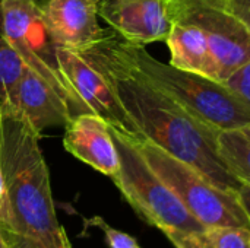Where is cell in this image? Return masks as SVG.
Here are the masks:
<instances>
[{
    "mask_svg": "<svg viewBox=\"0 0 250 248\" xmlns=\"http://www.w3.org/2000/svg\"><path fill=\"white\" fill-rule=\"evenodd\" d=\"M32 1H37V0H32Z\"/></svg>",
    "mask_w": 250,
    "mask_h": 248,
    "instance_id": "484cf974",
    "label": "cell"
},
{
    "mask_svg": "<svg viewBox=\"0 0 250 248\" xmlns=\"http://www.w3.org/2000/svg\"><path fill=\"white\" fill-rule=\"evenodd\" d=\"M157 175L176 193L190 215L205 229L215 227H249L237 193L215 186L190 165L176 159L145 137H132Z\"/></svg>",
    "mask_w": 250,
    "mask_h": 248,
    "instance_id": "5b68a950",
    "label": "cell"
},
{
    "mask_svg": "<svg viewBox=\"0 0 250 248\" xmlns=\"http://www.w3.org/2000/svg\"><path fill=\"white\" fill-rule=\"evenodd\" d=\"M60 72L89 113L104 118L110 127L130 137H142L122 107L105 76L79 51L57 47Z\"/></svg>",
    "mask_w": 250,
    "mask_h": 248,
    "instance_id": "ba28073f",
    "label": "cell"
},
{
    "mask_svg": "<svg viewBox=\"0 0 250 248\" xmlns=\"http://www.w3.org/2000/svg\"><path fill=\"white\" fill-rule=\"evenodd\" d=\"M166 42L171 66L221 82L217 58L202 29L193 25L173 23Z\"/></svg>",
    "mask_w": 250,
    "mask_h": 248,
    "instance_id": "4fadbf2b",
    "label": "cell"
},
{
    "mask_svg": "<svg viewBox=\"0 0 250 248\" xmlns=\"http://www.w3.org/2000/svg\"><path fill=\"white\" fill-rule=\"evenodd\" d=\"M16 107L40 136L47 127L66 126L72 117L66 99L29 67L21 79Z\"/></svg>",
    "mask_w": 250,
    "mask_h": 248,
    "instance_id": "7c38bea8",
    "label": "cell"
},
{
    "mask_svg": "<svg viewBox=\"0 0 250 248\" xmlns=\"http://www.w3.org/2000/svg\"><path fill=\"white\" fill-rule=\"evenodd\" d=\"M218 153L230 172L250 186V139L240 130H223L217 134Z\"/></svg>",
    "mask_w": 250,
    "mask_h": 248,
    "instance_id": "5bb4252c",
    "label": "cell"
},
{
    "mask_svg": "<svg viewBox=\"0 0 250 248\" xmlns=\"http://www.w3.org/2000/svg\"><path fill=\"white\" fill-rule=\"evenodd\" d=\"M79 53L105 76L142 137L190 165L215 186L239 191L242 183L218 153V133L193 118L142 75L126 56L120 35L105 31L97 42Z\"/></svg>",
    "mask_w": 250,
    "mask_h": 248,
    "instance_id": "6da1fadb",
    "label": "cell"
},
{
    "mask_svg": "<svg viewBox=\"0 0 250 248\" xmlns=\"http://www.w3.org/2000/svg\"><path fill=\"white\" fill-rule=\"evenodd\" d=\"M120 168L111 178L126 202L148 225L164 235L176 232H205V227L185 208L176 193L157 175L132 137L110 127Z\"/></svg>",
    "mask_w": 250,
    "mask_h": 248,
    "instance_id": "277c9868",
    "label": "cell"
},
{
    "mask_svg": "<svg viewBox=\"0 0 250 248\" xmlns=\"http://www.w3.org/2000/svg\"><path fill=\"white\" fill-rule=\"evenodd\" d=\"M240 132L246 136V137H249L250 139V124H248L246 127H243V129H240Z\"/></svg>",
    "mask_w": 250,
    "mask_h": 248,
    "instance_id": "d4e9b609",
    "label": "cell"
},
{
    "mask_svg": "<svg viewBox=\"0 0 250 248\" xmlns=\"http://www.w3.org/2000/svg\"><path fill=\"white\" fill-rule=\"evenodd\" d=\"M204 234L212 248H250L249 227H215Z\"/></svg>",
    "mask_w": 250,
    "mask_h": 248,
    "instance_id": "2e32d148",
    "label": "cell"
},
{
    "mask_svg": "<svg viewBox=\"0 0 250 248\" xmlns=\"http://www.w3.org/2000/svg\"><path fill=\"white\" fill-rule=\"evenodd\" d=\"M98 16L123 39L139 45L166 41L173 26L167 0H100Z\"/></svg>",
    "mask_w": 250,
    "mask_h": 248,
    "instance_id": "9c48e42d",
    "label": "cell"
},
{
    "mask_svg": "<svg viewBox=\"0 0 250 248\" xmlns=\"http://www.w3.org/2000/svg\"><path fill=\"white\" fill-rule=\"evenodd\" d=\"M0 37L18 51L32 72L66 99L72 117L79 113H89L60 72L59 45L48 31L41 6L32 0H0Z\"/></svg>",
    "mask_w": 250,
    "mask_h": 248,
    "instance_id": "8992f818",
    "label": "cell"
},
{
    "mask_svg": "<svg viewBox=\"0 0 250 248\" xmlns=\"http://www.w3.org/2000/svg\"><path fill=\"white\" fill-rule=\"evenodd\" d=\"M173 23L198 26L208 38L221 82L250 61V32L231 15L205 0H167Z\"/></svg>",
    "mask_w": 250,
    "mask_h": 248,
    "instance_id": "52a82bcc",
    "label": "cell"
},
{
    "mask_svg": "<svg viewBox=\"0 0 250 248\" xmlns=\"http://www.w3.org/2000/svg\"><path fill=\"white\" fill-rule=\"evenodd\" d=\"M122 47L142 75L208 129L218 133L250 124V107L223 82L163 63L145 45L122 38Z\"/></svg>",
    "mask_w": 250,
    "mask_h": 248,
    "instance_id": "3957f363",
    "label": "cell"
},
{
    "mask_svg": "<svg viewBox=\"0 0 250 248\" xmlns=\"http://www.w3.org/2000/svg\"><path fill=\"white\" fill-rule=\"evenodd\" d=\"M6 216V197H4V184L1 175V164H0V224L4 221Z\"/></svg>",
    "mask_w": 250,
    "mask_h": 248,
    "instance_id": "7402d4cb",
    "label": "cell"
},
{
    "mask_svg": "<svg viewBox=\"0 0 250 248\" xmlns=\"http://www.w3.org/2000/svg\"><path fill=\"white\" fill-rule=\"evenodd\" d=\"M237 197H239V202L248 216L250 222V186L248 184H242L239 191H237Z\"/></svg>",
    "mask_w": 250,
    "mask_h": 248,
    "instance_id": "44dd1931",
    "label": "cell"
},
{
    "mask_svg": "<svg viewBox=\"0 0 250 248\" xmlns=\"http://www.w3.org/2000/svg\"><path fill=\"white\" fill-rule=\"evenodd\" d=\"M9 248H41L32 243H15V244H7Z\"/></svg>",
    "mask_w": 250,
    "mask_h": 248,
    "instance_id": "603a6c76",
    "label": "cell"
},
{
    "mask_svg": "<svg viewBox=\"0 0 250 248\" xmlns=\"http://www.w3.org/2000/svg\"><path fill=\"white\" fill-rule=\"evenodd\" d=\"M64 149L98 172L113 178L120 158L108 123L94 113H79L64 126Z\"/></svg>",
    "mask_w": 250,
    "mask_h": 248,
    "instance_id": "30bf717a",
    "label": "cell"
},
{
    "mask_svg": "<svg viewBox=\"0 0 250 248\" xmlns=\"http://www.w3.org/2000/svg\"><path fill=\"white\" fill-rule=\"evenodd\" d=\"M237 19L250 32V0H205Z\"/></svg>",
    "mask_w": 250,
    "mask_h": 248,
    "instance_id": "ac0fdd59",
    "label": "cell"
},
{
    "mask_svg": "<svg viewBox=\"0 0 250 248\" xmlns=\"http://www.w3.org/2000/svg\"><path fill=\"white\" fill-rule=\"evenodd\" d=\"M26 67L28 66L23 63L18 51L0 37V113L6 110H18V88Z\"/></svg>",
    "mask_w": 250,
    "mask_h": 248,
    "instance_id": "9a60e30c",
    "label": "cell"
},
{
    "mask_svg": "<svg viewBox=\"0 0 250 248\" xmlns=\"http://www.w3.org/2000/svg\"><path fill=\"white\" fill-rule=\"evenodd\" d=\"M0 248H9L7 241L4 238V234H3V229H1V225H0Z\"/></svg>",
    "mask_w": 250,
    "mask_h": 248,
    "instance_id": "cb8c5ba5",
    "label": "cell"
},
{
    "mask_svg": "<svg viewBox=\"0 0 250 248\" xmlns=\"http://www.w3.org/2000/svg\"><path fill=\"white\" fill-rule=\"evenodd\" d=\"M97 1H100V0H97Z\"/></svg>",
    "mask_w": 250,
    "mask_h": 248,
    "instance_id": "4316f807",
    "label": "cell"
},
{
    "mask_svg": "<svg viewBox=\"0 0 250 248\" xmlns=\"http://www.w3.org/2000/svg\"><path fill=\"white\" fill-rule=\"evenodd\" d=\"M166 237L174 248H212L204 232H176Z\"/></svg>",
    "mask_w": 250,
    "mask_h": 248,
    "instance_id": "ffe728a7",
    "label": "cell"
},
{
    "mask_svg": "<svg viewBox=\"0 0 250 248\" xmlns=\"http://www.w3.org/2000/svg\"><path fill=\"white\" fill-rule=\"evenodd\" d=\"M41 10L59 47L82 51L105 34L98 23L97 0H48Z\"/></svg>",
    "mask_w": 250,
    "mask_h": 248,
    "instance_id": "8fae6325",
    "label": "cell"
},
{
    "mask_svg": "<svg viewBox=\"0 0 250 248\" xmlns=\"http://www.w3.org/2000/svg\"><path fill=\"white\" fill-rule=\"evenodd\" d=\"M86 224L89 225H95L98 227L104 235H105V240H107V244L110 248H142L135 237L120 231V229H116L113 227H110L104 219H101L100 216H94L91 219L86 221Z\"/></svg>",
    "mask_w": 250,
    "mask_h": 248,
    "instance_id": "e0dca14e",
    "label": "cell"
},
{
    "mask_svg": "<svg viewBox=\"0 0 250 248\" xmlns=\"http://www.w3.org/2000/svg\"><path fill=\"white\" fill-rule=\"evenodd\" d=\"M223 83L250 107V61L237 69Z\"/></svg>",
    "mask_w": 250,
    "mask_h": 248,
    "instance_id": "d6986e66",
    "label": "cell"
},
{
    "mask_svg": "<svg viewBox=\"0 0 250 248\" xmlns=\"http://www.w3.org/2000/svg\"><path fill=\"white\" fill-rule=\"evenodd\" d=\"M38 139L40 134L18 110L0 113V164L6 197V216L0 225L7 244L72 248L56 215L48 167Z\"/></svg>",
    "mask_w": 250,
    "mask_h": 248,
    "instance_id": "7a4b0ae2",
    "label": "cell"
}]
</instances>
